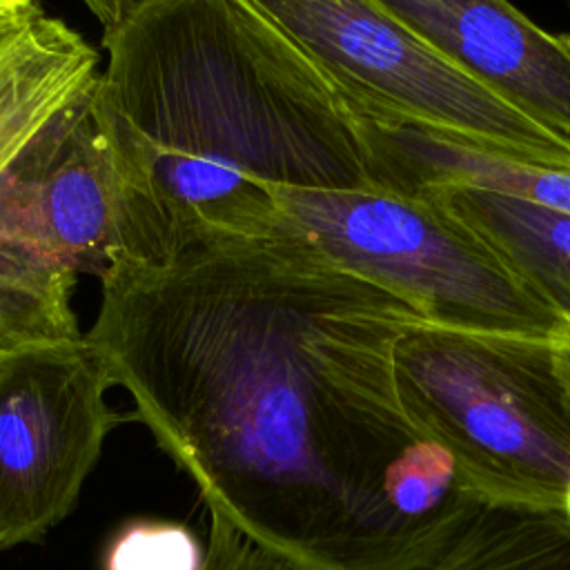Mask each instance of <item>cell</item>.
Here are the masks:
<instances>
[{"label": "cell", "instance_id": "1", "mask_svg": "<svg viewBox=\"0 0 570 570\" xmlns=\"http://www.w3.org/2000/svg\"><path fill=\"white\" fill-rule=\"evenodd\" d=\"M419 323L278 236L111 265L85 338L209 512L303 570H383L459 492L399 390Z\"/></svg>", "mask_w": 570, "mask_h": 570}, {"label": "cell", "instance_id": "2", "mask_svg": "<svg viewBox=\"0 0 570 570\" xmlns=\"http://www.w3.org/2000/svg\"><path fill=\"white\" fill-rule=\"evenodd\" d=\"M102 45L111 265L278 238L281 191L374 187L345 105L245 0H134Z\"/></svg>", "mask_w": 570, "mask_h": 570}, {"label": "cell", "instance_id": "3", "mask_svg": "<svg viewBox=\"0 0 570 570\" xmlns=\"http://www.w3.org/2000/svg\"><path fill=\"white\" fill-rule=\"evenodd\" d=\"M403 403L454 465L459 490L561 510L570 485L563 338L414 325L396 347Z\"/></svg>", "mask_w": 570, "mask_h": 570}, {"label": "cell", "instance_id": "4", "mask_svg": "<svg viewBox=\"0 0 570 570\" xmlns=\"http://www.w3.org/2000/svg\"><path fill=\"white\" fill-rule=\"evenodd\" d=\"M283 236L385 289L425 323L483 334L566 338L541 301L463 220L421 194L383 187L278 194Z\"/></svg>", "mask_w": 570, "mask_h": 570}, {"label": "cell", "instance_id": "5", "mask_svg": "<svg viewBox=\"0 0 570 570\" xmlns=\"http://www.w3.org/2000/svg\"><path fill=\"white\" fill-rule=\"evenodd\" d=\"M352 118L425 129L530 165L570 169V142L454 69L376 0H245Z\"/></svg>", "mask_w": 570, "mask_h": 570}, {"label": "cell", "instance_id": "6", "mask_svg": "<svg viewBox=\"0 0 570 570\" xmlns=\"http://www.w3.org/2000/svg\"><path fill=\"white\" fill-rule=\"evenodd\" d=\"M87 338L0 356V552L40 541L76 505L120 421Z\"/></svg>", "mask_w": 570, "mask_h": 570}, {"label": "cell", "instance_id": "7", "mask_svg": "<svg viewBox=\"0 0 570 570\" xmlns=\"http://www.w3.org/2000/svg\"><path fill=\"white\" fill-rule=\"evenodd\" d=\"M454 69L570 142V49L508 0H376Z\"/></svg>", "mask_w": 570, "mask_h": 570}, {"label": "cell", "instance_id": "8", "mask_svg": "<svg viewBox=\"0 0 570 570\" xmlns=\"http://www.w3.org/2000/svg\"><path fill=\"white\" fill-rule=\"evenodd\" d=\"M91 96L53 116L4 176L40 245L76 274L100 278L114 249V183Z\"/></svg>", "mask_w": 570, "mask_h": 570}, {"label": "cell", "instance_id": "9", "mask_svg": "<svg viewBox=\"0 0 570 570\" xmlns=\"http://www.w3.org/2000/svg\"><path fill=\"white\" fill-rule=\"evenodd\" d=\"M383 570H570V521L454 492Z\"/></svg>", "mask_w": 570, "mask_h": 570}, {"label": "cell", "instance_id": "10", "mask_svg": "<svg viewBox=\"0 0 570 570\" xmlns=\"http://www.w3.org/2000/svg\"><path fill=\"white\" fill-rule=\"evenodd\" d=\"M354 122L374 187L403 194L474 187L570 214V169L530 165L416 127L358 118Z\"/></svg>", "mask_w": 570, "mask_h": 570}, {"label": "cell", "instance_id": "11", "mask_svg": "<svg viewBox=\"0 0 570 570\" xmlns=\"http://www.w3.org/2000/svg\"><path fill=\"white\" fill-rule=\"evenodd\" d=\"M98 73V51L42 9L0 36V174Z\"/></svg>", "mask_w": 570, "mask_h": 570}, {"label": "cell", "instance_id": "12", "mask_svg": "<svg viewBox=\"0 0 570 570\" xmlns=\"http://www.w3.org/2000/svg\"><path fill=\"white\" fill-rule=\"evenodd\" d=\"M472 227L501 261L570 323V214L499 191H416Z\"/></svg>", "mask_w": 570, "mask_h": 570}, {"label": "cell", "instance_id": "13", "mask_svg": "<svg viewBox=\"0 0 570 570\" xmlns=\"http://www.w3.org/2000/svg\"><path fill=\"white\" fill-rule=\"evenodd\" d=\"M76 272L31 234L0 174V356L78 341L71 309Z\"/></svg>", "mask_w": 570, "mask_h": 570}, {"label": "cell", "instance_id": "14", "mask_svg": "<svg viewBox=\"0 0 570 570\" xmlns=\"http://www.w3.org/2000/svg\"><path fill=\"white\" fill-rule=\"evenodd\" d=\"M205 550L176 521H129L109 541L102 570H203Z\"/></svg>", "mask_w": 570, "mask_h": 570}, {"label": "cell", "instance_id": "15", "mask_svg": "<svg viewBox=\"0 0 570 570\" xmlns=\"http://www.w3.org/2000/svg\"><path fill=\"white\" fill-rule=\"evenodd\" d=\"M80 2L102 24V33H107L120 22V18L127 13L134 0H80Z\"/></svg>", "mask_w": 570, "mask_h": 570}, {"label": "cell", "instance_id": "16", "mask_svg": "<svg viewBox=\"0 0 570 570\" xmlns=\"http://www.w3.org/2000/svg\"><path fill=\"white\" fill-rule=\"evenodd\" d=\"M40 11L38 0H0V36Z\"/></svg>", "mask_w": 570, "mask_h": 570}, {"label": "cell", "instance_id": "17", "mask_svg": "<svg viewBox=\"0 0 570 570\" xmlns=\"http://www.w3.org/2000/svg\"><path fill=\"white\" fill-rule=\"evenodd\" d=\"M563 358H566V367H568V374H570V332L563 338Z\"/></svg>", "mask_w": 570, "mask_h": 570}, {"label": "cell", "instance_id": "18", "mask_svg": "<svg viewBox=\"0 0 570 570\" xmlns=\"http://www.w3.org/2000/svg\"><path fill=\"white\" fill-rule=\"evenodd\" d=\"M563 514L568 517L570 521V485H568V492H566V501H563Z\"/></svg>", "mask_w": 570, "mask_h": 570}, {"label": "cell", "instance_id": "19", "mask_svg": "<svg viewBox=\"0 0 570 570\" xmlns=\"http://www.w3.org/2000/svg\"><path fill=\"white\" fill-rule=\"evenodd\" d=\"M559 38L566 42V47L570 49V31H566V33H559Z\"/></svg>", "mask_w": 570, "mask_h": 570}]
</instances>
